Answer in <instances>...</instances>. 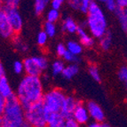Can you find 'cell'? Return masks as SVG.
<instances>
[{"mask_svg": "<svg viewBox=\"0 0 127 127\" xmlns=\"http://www.w3.org/2000/svg\"><path fill=\"white\" fill-rule=\"evenodd\" d=\"M44 93L43 81L40 76L26 75L20 82L15 95L25 109L31 104L41 101Z\"/></svg>", "mask_w": 127, "mask_h": 127, "instance_id": "6da1fadb", "label": "cell"}, {"mask_svg": "<svg viewBox=\"0 0 127 127\" xmlns=\"http://www.w3.org/2000/svg\"><path fill=\"white\" fill-rule=\"evenodd\" d=\"M78 24L76 23L73 18L67 17L63 20L62 23V30L63 32L68 33V34H75L77 30Z\"/></svg>", "mask_w": 127, "mask_h": 127, "instance_id": "9a60e30c", "label": "cell"}, {"mask_svg": "<svg viewBox=\"0 0 127 127\" xmlns=\"http://www.w3.org/2000/svg\"><path fill=\"white\" fill-rule=\"evenodd\" d=\"M49 2H50V4H51L52 8L60 10V9L62 7V5H63L65 0H50Z\"/></svg>", "mask_w": 127, "mask_h": 127, "instance_id": "836d02e7", "label": "cell"}, {"mask_svg": "<svg viewBox=\"0 0 127 127\" xmlns=\"http://www.w3.org/2000/svg\"><path fill=\"white\" fill-rule=\"evenodd\" d=\"M88 72H89L90 76H92V78L94 79L96 82H100L101 77H100V70H99L97 66L94 65V64L90 65L89 68H88Z\"/></svg>", "mask_w": 127, "mask_h": 127, "instance_id": "d4e9b609", "label": "cell"}, {"mask_svg": "<svg viewBox=\"0 0 127 127\" xmlns=\"http://www.w3.org/2000/svg\"><path fill=\"white\" fill-rule=\"evenodd\" d=\"M48 0H34V11L36 15H41L45 11Z\"/></svg>", "mask_w": 127, "mask_h": 127, "instance_id": "603a6c76", "label": "cell"}, {"mask_svg": "<svg viewBox=\"0 0 127 127\" xmlns=\"http://www.w3.org/2000/svg\"><path fill=\"white\" fill-rule=\"evenodd\" d=\"M117 7L119 8H126L127 7V0H115Z\"/></svg>", "mask_w": 127, "mask_h": 127, "instance_id": "8d00e7d4", "label": "cell"}, {"mask_svg": "<svg viewBox=\"0 0 127 127\" xmlns=\"http://www.w3.org/2000/svg\"><path fill=\"white\" fill-rule=\"evenodd\" d=\"M115 13L117 15V20L120 23L121 29L125 32L127 30V10L126 8H119L117 7L115 9Z\"/></svg>", "mask_w": 127, "mask_h": 127, "instance_id": "ac0fdd59", "label": "cell"}, {"mask_svg": "<svg viewBox=\"0 0 127 127\" xmlns=\"http://www.w3.org/2000/svg\"><path fill=\"white\" fill-rule=\"evenodd\" d=\"M72 117L76 121L78 125H86L90 121V116L86 106L81 101L78 102L72 113Z\"/></svg>", "mask_w": 127, "mask_h": 127, "instance_id": "9c48e42d", "label": "cell"}, {"mask_svg": "<svg viewBox=\"0 0 127 127\" xmlns=\"http://www.w3.org/2000/svg\"><path fill=\"white\" fill-rule=\"evenodd\" d=\"M13 72L17 75H21L24 72V68H23V63L21 61H16L13 62Z\"/></svg>", "mask_w": 127, "mask_h": 127, "instance_id": "4dcf8cb0", "label": "cell"}, {"mask_svg": "<svg viewBox=\"0 0 127 127\" xmlns=\"http://www.w3.org/2000/svg\"><path fill=\"white\" fill-rule=\"evenodd\" d=\"M13 45H14V47L16 50H18V51L21 52V53H26V52L29 51V48H30V47H29L28 44L23 39L20 38L19 36H17L16 35L13 36Z\"/></svg>", "mask_w": 127, "mask_h": 127, "instance_id": "44dd1931", "label": "cell"}, {"mask_svg": "<svg viewBox=\"0 0 127 127\" xmlns=\"http://www.w3.org/2000/svg\"><path fill=\"white\" fill-rule=\"evenodd\" d=\"M60 18H61V13H60V10H57V9L51 8L46 13V21H51V22L56 23L60 20Z\"/></svg>", "mask_w": 127, "mask_h": 127, "instance_id": "cb8c5ba5", "label": "cell"}, {"mask_svg": "<svg viewBox=\"0 0 127 127\" xmlns=\"http://www.w3.org/2000/svg\"><path fill=\"white\" fill-rule=\"evenodd\" d=\"M10 25L15 35L19 34L23 28V20L18 9H5Z\"/></svg>", "mask_w": 127, "mask_h": 127, "instance_id": "ba28073f", "label": "cell"}, {"mask_svg": "<svg viewBox=\"0 0 127 127\" xmlns=\"http://www.w3.org/2000/svg\"><path fill=\"white\" fill-rule=\"evenodd\" d=\"M4 104H5V98L0 93V116L2 115L3 110L4 108Z\"/></svg>", "mask_w": 127, "mask_h": 127, "instance_id": "74e56055", "label": "cell"}, {"mask_svg": "<svg viewBox=\"0 0 127 127\" xmlns=\"http://www.w3.org/2000/svg\"><path fill=\"white\" fill-rule=\"evenodd\" d=\"M83 47L84 46L81 45L80 43L75 40L68 41L66 45V48L68 52H70L75 55H77V56H79L83 53Z\"/></svg>", "mask_w": 127, "mask_h": 127, "instance_id": "d6986e66", "label": "cell"}, {"mask_svg": "<svg viewBox=\"0 0 127 127\" xmlns=\"http://www.w3.org/2000/svg\"><path fill=\"white\" fill-rule=\"evenodd\" d=\"M42 75H41V76H42ZM41 80H44V81H45V82H47V81L50 80V76H49L48 74H46V73H45V74L43 75V79H41Z\"/></svg>", "mask_w": 127, "mask_h": 127, "instance_id": "60d3db41", "label": "cell"}, {"mask_svg": "<svg viewBox=\"0 0 127 127\" xmlns=\"http://www.w3.org/2000/svg\"><path fill=\"white\" fill-rule=\"evenodd\" d=\"M65 67V63L62 60H56L51 65V72L53 76H57L62 74V70Z\"/></svg>", "mask_w": 127, "mask_h": 127, "instance_id": "7402d4cb", "label": "cell"}, {"mask_svg": "<svg viewBox=\"0 0 127 127\" xmlns=\"http://www.w3.org/2000/svg\"><path fill=\"white\" fill-rule=\"evenodd\" d=\"M24 117L27 126L45 127L46 126L45 109L41 101L31 104L24 109Z\"/></svg>", "mask_w": 127, "mask_h": 127, "instance_id": "277c9868", "label": "cell"}, {"mask_svg": "<svg viewBox=\"0 0 127 127\" xmlns=\"http://www.w3.org/2000/svg\"><path fill=\"white\" fill-rule=\"evenodd\" d=\"M1 118L3 127L27 126L24 117V108L20 103L15 93L5 99V104Z\"/></svg>", "mask_w": 127, "mask_h": 127, "instance_id": "7a4b0ae2", "label": "cell"}, {"mask_svg": "<svg viewBox=\"0 0 127 127\" xmlns=\"http://www.w3.org/2000/svg\"><path fill=\"white\" fill-rule=\"evenodd\" d=\"M85 106H86L88 113H89L90 119L97 121L99 123H101V122H103V121L105 120V114H104V111L99 104H97L96 102L91 100V101L87 102Z\"/></svg>", "mask_w": 127, "mask_h": 127, "instance_id": "30bf717a", "label": "cell"}, {"mask_svg": "<svg viewBox=\"0 0 127 127\" xmlns=\"http://www.w3.org/2000/svg\"><path fill=\"white\" fill-rule=\"evenodd\" d=\"M62 59L65 62H68V63H78L80 62V58L77 55H75L73 53H71L70 52H68V50L66 51V53L62 56Z\"/></svg>", "mask_w": 127, "mask_h": 127, "instance_id": "484cf974", "label": "cell"}, {"mask_svg": "<svg viewBox=\"0 0 127 127\" xmlns=\"http://www.w3.org/2000/svg\"><path fill=\"white\" fill-rule=\"evenodd\" d=\"M117 76H118V78L121 82L126 83L127 81V68L126 66H122L118 70V73H117Z\"/></svg>", "mask_w": 127, "mask_h": 127, "instance_id": "1f68e13d", "label": "cell"}, {"mask_svg": "<svg viewBox=\"0 0 127 127\" xmlns=\"http://www.w3.org/2000/svg\"><path fill=\"white\" fill-rule=\"evenodd\" d=\"M93 0H80L79 2V8L78 10L82 12L83 13H87V11L89 8V5Z\"/></svg>", "mask_w": 127, "mask_h": 127, "instance_id": "f546056e", "label": "cell"}, {"mask_svg": "<svg viewBox=\"0 0 127 127\" xmlns=\"http://www.w3.org/2000/svg\"><path fill=\"white\" fill-rule=\"evenodd\" d=\"M15 36L11 27L5 9L0 8V36L4 39H12Z\"/></svg>", "mask_w": 127, "mask_h": 127, "instance_id": "52a82bcc", "label": "cell"}, {"mask_svg": "<svg viewBox=\"0 0 127 127\" xmlns=\"http://www.w3.org/2000/svg\"><path fill=\"white\" fill-rule=\"evenodd\" d=\"M46 126L65 127V117L61 112H45Z\"/></svg>", "mask_w": 127, "mask_h": 127, "instance_id": "7c38bea8", "label": "cell"}, {"mask_svg": "<svg viewBox=\"0 0 127 127\" xmlns=\"http://www.w3.org/2000/svg\"><path fill=\"white\" fill-rule=\"evenodd\" d=\"M3 76H5V70H4L3 64L0 62V77H2Z\"/></svg>", "mask_w": 127, "mask_h": 127, "instance_id": "ab89813d", "label": "cell"}, {"mask_svg": "<svg viewBox=\"0 0 127 127\" xmlns=\"http://www.w3.org/2000/svg\"><path fill=\"white\" fill-rule=\"evenodd\" d=\"M79 101H80V100L76 99L74 96L66 95L65 99H64L63 102H62L61 111H60L61 114H62L64 117L72 116L73 111H74L75 108H76V105L78 104Z\"/></svg>", "mask_w": 127, "mask_h": 127, "instance_id": "4fadbf2b", "label": "cell"}, {"mask_svg": "<svg viewBox=\"0 0 127 127\" xmlns=\"http://www.w3.org/2000/svg\"><path fill=\"white\" fill-rule=\"evenodd\" d=\"M93 1H95L97 3H102L106 5V7L108 9L109 11L111 12H114L115 9L117 8V4H116V2H115V0H93Z\"/></svg>", "mask_w": 127, "mask_h": 127, "instance_id": "f1b7e54d", "label": "cell"}, {"mask_svg": "<svg viewBox=\"0 0 127 127\" xmlns=\"http://www.w3.org/2000/svg\"><path fill=\"white\" fill-rule=\"evenodd\" d=\"M65 126L66 127H77L79 126L78 124L76 123V121L74 119L72 116L65 117Z\"/></svg>", "mask_w": 127, "mask_h": 127, "instance_id": "d6a6232c", "label": "cell"}, {"mask_svg": "<svg viewBox=\"0 0 127 127\" xmlns=\"http://www.w3.org/2000/svg\"><path fill=\"white\" fill-rule=\"evenodd\" d=\"M99 39L100 48L103 51H108L112 46V34L109 30H107L106 33H104Z\"/></svg>", "mask_w": 127, "mask_h": 127, "instance_id": "e0dca14e", "label": "cell"}, {"mask_svg": "<svg viewBox=\"0 0 127 127\" xmlns=\"http://www.w3.org/2000/svg\"><path fill=\"white\" fill-rule=\"evenodd\" d=\"M76 34L78 36L79 43L85 47H93L95 44V38L93 37L89 31L86 30V28L83 25H78L76 30Z\"/></svg>", "mask_w": 127, "mask_h": 127, "instance_id": "8fae6325", "label": "cell"}, {"mask_svg": "<svg viewBox=\"0 0 127 127\" xmlns=\"http://www.w3.org/2000/svg\"><path fill=\"white\" fill-rule=\"evenodd\" d=\"M78 72H79L78 63H69L68 65L64 67L61 75L63 76V78L67 79V80H70L75 76H76Z\"/></svg>", "mask_w": 127, "mask_h": 127, "instance_id": "5bb4252c", "label": "cell"}, {"mask_svg": "<svg viewBox=\"0 0 127 127\" xmlns=\"http://www.w3.org/2000/svg\"><path fill=\"white\" fill-rule=\"evenodd\" d=\"M49 1H50V0H48V2H49Z\"/></svg>", "mask_w": 127, "mask_h": 127, "instance_id": "ee69618b", "label": "cell"}, {"mask_svg": "<svg viewBox=\"0 0 127 127\" xmlns=\"http://www.w3.org/2000/svg\"><path fill=\"white\" fill-rule=\"evenodd\" d=\"M0 93L5 99L12 96L14 93L10 83H9V80L6 78L5 76H3L2 77H0Z\"/></svg>", "mask_w": 127, "mask_h": 127, "instance_id": "2e32d148", "label": "cell"}, {"mask_svg": "<svg viewBox=\"0 0 127 127\" xmlns=\"http://www.w3.org/2000/svg\"><path fill=\"white\" fill-rule=\"evenodd\" d=\"M69 6L73 8L74 10H78L79 8V2L80 0H67Z\"/></svg>", "mask_w": 127, "mask_h": 127, "instance_id": "d590c367", "label": "cell"}, {"mask_svg": "<svg viewBox=\"0 0 127 127\" xmlns=\"http://www.w3.org/2000/svg\"><path fill=\"white\" fill-rule=\"evenodd\" d=\"M21 0H4L3 8L4 9H18Z\"/></svg>", "mask_w": 127, "mask_h": 127, "instance_id": "83f0119b", "label": "cell"}, {"mask_svg": "<svg viewBox=\"0 0 127 127\" xmlns=\"http://www.w3.org/2000/svg\"><path fill=\"white\" fill-rule=\"evenodd\" d=\"M43 30L45 32V34L48 36V37H54L57 33V27L54 22L45 21V22L43 25Z\"/></svg>", "mask_w": 127, "mask_h": 127, "instance_id": "ffe728a7", "label": "cell"}, {"mask_svg": "<svg viewBox=\"0 0 127 127\" xmlns=\"http://www.w3.org/2000/svg\"><path fill=\"white\" fill-rule=\"evenodd\" d=\"M66 94L59 88H53L44 93L42 102L45 112H60Z\"/></svg>", "mask_w": 127, "mask_h": 127, "instance_id": "5b68a950", "label": "cell"}, {"mask_svg": "<svg viewBox=\"0 0 127 127\" xmlns=\"http://www.w3.org/2000/svg\"><path fill=\"white\" fill-rule=\"evenodd\" d=\"M2 126V118H1V116H0V127Z\"/></svg>", "mask_w": 127, "mask_h": 127, "instance_id": "7bdbcfd3", "label": "cell"}, {"mask_svg": "<svg viewBox=\"0 0 127 127\" xmlns=\"http://www.w3.org/2000/svg\"><path fill=\"white\" fill-rule=\"evenodd\" d=\"M87 125L90 127H100V123H99V122H97V121H94L93 120L92 122H88V124H87Z\"/></svg>", "mask_w": 127, "mask_h": 127, "instance_id": "f35d334b", "label": "cell"}, {"mask_svg": "<svg viewBox=\"0 0 127 127\" xmlns=\"http://www.w3.org/2000/svg\"><path fill=\"white\" fill-rule=\"evenodd\" d=\"M3 3H4V0H0V8H3Z\"/></svg>", "mask_w": 127, "mask_h": 127, "instance_id": "b9f144b4", "label": "cell"}, {"mask_svg": "<svg viewBox=\"0 0 127 127\" xmlns=\"http://www.w3.org/2000/svg\"><path fill=\"white\" fill-rule=\"evenodd\" d=\"M85 28L94 38H100L108 30V22L100 4L95 1L90 4L87 11Z\"/></svg>", "mask_w": 127, "mask_h": 127, "instance_id": "3957f363", "label": "cell"}, {"mask_svg": "<svg viewBox=\"0 0 127 127\" xmlns=\"http://www.w3.org/2000/svg\"><path fill=\"white\" fill-rule=\"evenodd\" d=\"M48 36L45 34L44 30L38 32L37 36H36V44L40 47H45L48 42Z\"/></svg>", "mask_w": 127, "mask_h": 127, "instance_id": "4316f807", "label": "cell"}, {"mask_svg": "<svg viewBox=\"0 0 127 127\" xmlns=\"http://www.w3.org/2000/svg\"><path fill=\"white\" fill-rule=\"evenodd\" d=\"M55 51H56V54L60 57H62L63 54L66 53L67 51V48H66V45H63V44H58L57 46H56V49H55Z\"/></svg>", "mask_w": 127, "mask_h": 127, "instance_id": "e575fe53", "label": "cell"}, {"mask_svg": "<svg viewBox=\"0 0 127 127\" xmlns=\"http://www.w3.org/2000/svg\"><path fill=\"white\" fill-rule=\"evenodd\" d=\"M23 68L26 75L40 76L44 71L48 68L49 62L46 57L38 55L28 57L23 60Z\"/></svg>", "mask_w": 127, "mask_h": 127, "instance_id": "8992f818", "label": "cell"}]
</instances>
